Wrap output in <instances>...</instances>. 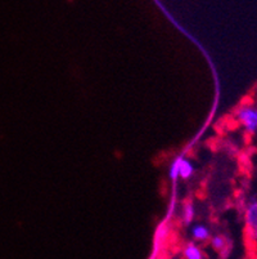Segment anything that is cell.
<instances>
[{"instance_id":"cell-1","label":"cell","mask_w":257,"mask_h":259,"mask_svg":"<svg viewBox=\"0 0 257 259\" xmlns=\"http://www.w3.org/2000/svg\"><path fill=\"white\" fill-rule=\"evenodd\" d=\"M237 119L248 133H256L257 107H253V106H242V107L237 110Z\"/></svg>"},{"instance_id":"cell-2","label":"cell","mask_w":257,"mask_h":259,"mask_svg":"<svg viewBox=\"0 0 257 259\" xmlns=\"http://www.w3.org/2000/svg\"><path fill=\"white\" fill-rule=\"evenodd\" d=\"M244 221L249 239L257 240V200H252L248 204L244 214Z\"/></svg>"},{"instance_id":"cell-3","label":"cell","mask_w":257,"mask_h":259,"mask_svg":"<svg viewBox=\"0 0 257 259\" xmlns=\"http://www.w3.org/2000/svg\"><path fill=\"white\" fill-rule=\"evenodd\" d=\"M192 236L197 241H206L210 239V230L203 225H195L192 227Z\"/></svg>"},{"instance_id":"cell-4","label":"cell","mask_w":257,"mask_h":259,"mask_svg":"<svg viewBox=\"0 0 257 259\" xmlns=\"http://www.w3.org/2000/svg\"><path fill=\"white\" fill-rule=\"evenodd\" d=\"M184 256L185 259H203V254H202V250L198 248L197 245L190 242L185 246L184 249Z\"/></svg>"},{"instance_id":"cell-5","label":"cell","mask_w":257,"mask_h":259,"mask_svg":"<svg viewBox=\"0 0 257 259\" xmlns=\"http://www.w3.org/2000/svg\"><path fill=\"white\" fill-rule=\"evenodd\" d=\"M194 173V166L192 162L187 159H181L180 162V170H179V177L183 180H188Z\"/></svg>"},{"instance_id":"cell-6","label":"cell","mask_w":257,"mask_h":259,"mask_svg":"<svg viewBox=\"0 0 257 259\" xmlns=\"http://www.w3.org/2000/svg\"><path fill=\"white\" fill-rule=\"evenodd\" d=\"M181 159H183V157H178V159L174 160L173 164H171V166H170L169 169V177H170V180L173 181V182H175V181L179 178V170H180Z\"/></svg>"},{"instance_id":"cell-7","label":"cell","mask_w":257,"mask_h":259,"mask_svg":"<svg viewBox=\"0 0 257 259\" xmlns=\"http://www.w3.org/2000/svg\"><path fill=\"white\" fill-rule=\"evenodd\" d=\"M211 245H212V248L215 249V250L223 251L224 248H225L226 241L223 236H220V235H215V236L211 239Z\"/></svg>"},{"instance_id":"cell-8","label":"cell","mask_w":257,"mask_h":259,"mask_svg":"<svg viewBox=\"0 0 257 259\" xmlns=\"http://www.w3.org/2000/svg\"><path fill=\"white\" fill-rule=\"evenodd\" d=\"M194 206L193 204H187V205L184 206V222L185 223H190L194 218Z\"/></svg>"},{"instance_id":"cell-9","label":"cell","mask_w":257,"mask_h":259,"mask_svg":"<svg viewBox=\"0 0 257 259\" xmlns=\"http://www.w3.org/2000/svg\"><path fill=\"white\" fill-rule=\"evenodd\" d=\"M170 234V228L169 226L166 225V223H164L162 226H160V228L157 230V239L160 240V241H162V240H165L167 237V235Z\"/></svg>"}]
</instances>
